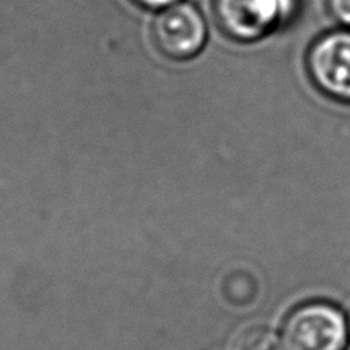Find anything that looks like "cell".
<instances>
[{
    "instance_id": "1",
    "label": "cell",
    "mask_w": 350,
    "mask_h": 350,
    "mask_svg": "<svg viewBox=\"0 0 350 350\" xmlns=\"http://www.w3.org/2000/svg\"><path fill=\"white\" fill-rule=\"evenodd\" d=\"M219 31L237 44H256L303 19V0H213Z\"/></svg>"
},
{
    "instance_id": "2",
    "label": "cell",
    "mask_w": 350,
    "mask_h": 350,
    "mask_svg": "<svg viewBox=\"0 0 350 350\" xmlns=\"http://www.w3.org/2000/svg\"><path fill=\"white\" fill-rule=\"evenodd\" d=\"M349 334L346 315L329 301L295 307L282 324L286 350H346Z\"/></svg>"
},
{
    "instance_id": "3",
    "label": "cell",
    "mask_w": 350,
    "mask_h": 350,
    "mask_svg": "<svg viewBox=\"0 0 350 350\" xmlns=\"http://www.w3.org/2000/svg\"><path fill=\"white\" fill-rule=\"evenodd\" d=\"M306 75L319 94L350 107V28H334L312 42L304 57Z\"/></svg>"
},
{
    "instance_id": "4",
    "label": "cell",
    "mask_w": 350,
    "mask_h": 350,
    "mask_svg": "<svg viewBox=\"0 0 350 350\" xmlns=\"http://www.w3.org/2000/svg\"><path fill=\"white\" fill-rule=\"evenodd\" d=\"M152 42L165 59L174 62L191 60L207 45V21L195 3L180 0L154 14L150 27Z\"/></svg>"
},
{
    "instance_id": "5",
    "label": "cell",
    "mask_w": 350,
    "mask_h": 350,
    "mask_svg": "<svg viewBox=\"0 0 350 350\" xmlns=\"http://www.w3.org/2000/svg\"><path fill=\"white\" fill-rule=\"evenodd\" d=\"M232 350H284V347L273 330L256 325L241 332L232 344Z\"/></svg>"
},
{
    "instance_id": "6",
    "label": "cell",
    "mask_w": 350,
    "mask_h": 350,
    "mask_svg": "<svg viewBox=\"0 0 350 350\" xmlns=\"http://www.w3.org/2000/svg\"><path fill=\"white\" fill-rule=\"evenodd\" d=\"M325 8L338 27L350 28V0H325Z\"/></svg>"
},
{
    "instance_id": "7",
    "label": "cell",
    "mask_w": 350,
    "mask_h": 350,
    "mask_svg": "<svg viewBox=\"0 0 350 350\" xmlns=\"http://www.w3.org/2000/svg\"><path fill=\"white\" fill-rule=\"evenodd\" d=\"M178 2H180V0H131V3H135L136 7L147 11H154V13L172 7Z\"/></svg>"
},
{
    "instance_id": "8",
    "label": "cell",
    "mask_w": 350,
    "mask_h": 350,
    "mask_svg": "<svg viewBox=\"0 0 350 350\" xmlns=\"http://www.w3.org/2000/svg\"><path fill=\"white\" fill-rule=\"evenodd\" d=\"M349 325H350V324H349Z\"/></svg>"
}]
</instances>
